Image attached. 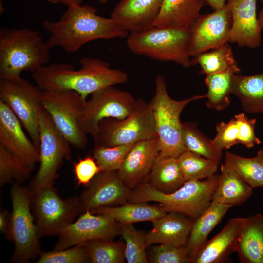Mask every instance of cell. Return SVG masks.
Listing matches in <instances>:
<instances>
[{"label": "cell", "instance_id": "cell-7", "mask_svg": "<svg viewBox=\"0 0 263 263\" xmlns=\"http://www.w3.org/2000/svg\"><path fill=\"white\" fill-rule=\"evenodd\" d=\"M38 126L39 166L28 186L31 197L45 188L53 186L63 161L71 158V145L43 107L38 113Z\"/></svg>", "mask_w": 263, "mask_h": 263}, {"label": "cell", "instance_id": "cell-43", "mask_svg": "<svg viewBox=\"0 0 263 263\" xmlns=\"http://www.w3.org/2000/svg\"><path fill=\"white\" fill-rule=\"evenodd\" d=\"M11 223V213L3 210L0 213V230L10 241Z\"/></svg>", "mask_w": 263, "mask_h": 263}, {"label": "cell", "instance_id": "cell-46", "mask_svg": "<svg viewBox=\"0 0 263 263\" xmlns=\"http://www.w3.org/2000/svg\"><path fill=\"white\" fill-rule=\"evenodd\" d=\"M263 3V7L260 11L259 12L258 15V19L260 25L261 27L263 28V0H260Z\"/></svg>", "mask_w": 263, "mask_h": 263}, {"label": "cell", "instance_id": "cell-15", "mask_svg": "<svg viewBox=\"0 0 263 263\" xmlns=\"http://www.w3.org/2000/svg\"><path fill=\"white\" fill-rule=\"evenodd\" d=\"M119 234V223L107 215L86 210L58 235L53 250L64 249L95 240L112 239Z\"/></svg>", "mask_w": 263, "mask_h": 263}, {"label": "cell", "instance_id": "cell-33", "mask_svg": "<svg viewBox=\"0 0 263 263\" xmlns=\"http://www.w3.org/2000/svg\"><path fill=\"white\" fill-rule=\"evenodd\" d=\"M191 63L192 65H199L200 73L206 75L240 68L228 42L197 55L191 59Z\"/></svg>", "mask_w": 263, "mask_h": 263}, {"label": "cell", "instance_id": "cell-44", "mask_svg": "<svg viewBox=\"0 0 263 263\" xmlns=\"http://www.w3.org/2000/svg\"><path fill=\"white\" fill-rule=\"evenodd\" d=\"M204 3L213 10H217L223 8L226 3V0H203Z\"/></svg>", "mask_w": 263, "mask_h": 263}, {"label": "cell", "instance_id": "cell-16", "mask_svg": "<svg viewBox=\"0 0 263 263\" xmlns=\"http://www.w3.org/2000/svg\"><path fill=\"white\" fill-rule=\"evenodd\" d=\"M118 171H102L91 181L79 197L80 213L105 207H114L128 201L131 192Z\"/></svg>", "mask_w": 263, "mask_h": 263}, {"label": "cell", "instance_id": "cell-40", "mask_svg": "<svg viewBox=\"0 0 263 263\" xmlns=\"http://www.w3.org/2000/svg\"><path fill=\"white\" fill-rule=\"evenodd\" d=\"M90 261L84 244L59 250L41 252L37 263H84Z\"/></svg>", "mask_w": 263, "mask_h": 263}, {"label": "cell", "instance_id": "cell-35", "mask_svg": "<svg viewBox=\"0 0 263 263\" xmlns=\"http://www.w3.org/2000/svg\"><path fill=\"white\" fill-rule=\"evenodd\" d=\"M185 181L201 180L214 175L218 163L186 150L177 158Z\"/></svg>", "mask_w": 263, "mask_h": 263}, {"label": "cell", "instance_id": "cell-25", "mask_svg": "<svg viewBox=\"0 0 263 263\" xmlns=\"http://www.w3.org/2000/svg\"><path fill=\"white\" fill-rule=\"evenodd\" d=\"M204 3L203 0H164L154 26L189 29Z\"/></svg>", "mask_w": 263, "mask_h": 263}, {"label": "cell", "instance_id": "cell-1", "mask_svg": "<svg viewBox=\"0 0 263 263\" xmlns=\"http://www.w3.org/2000/svg\"><path fill=\"white\" fill-rule=\"evenodd\" d=\"M59 20H45L42 26L48 33L49 47L61 48L67 53H74L86 43L99 39L127 37L129 32L111 18L99 16L97 10L88 5H72Z\"/></svg>", "mask_w": 263, "mask_h": 263}, {"label": "cell", "instance_id": "cell-10", "mask_svg": "<svg viewBox=\"0 0 263 263\" xmlns=\"http://www.w3.org/2000/svg\"><path fill=\"white\" fill-rule=\"evenodd\" d=\"M31 208L39 239L58 235L80 213L79 197L62 199L53 186L32 196Z\"/></svg>", "mask_w": 263, "mask_h": 263}, {"label": "cell", "instance_id": "cell-29", "mask_svg": "<svg viewBox=\"0 0 263 263\" xmlns=\"http://www.w3.org/2000/svg\"><path fill=\"white\" fill-rule=\"evenodd\" d=\"M231 94L239 98L246 112L263 113V73L251 75L235 74Z\"/></svg>", "mask_w": 263, "mask_h": 263}, {"label": "cell", "instance_id": "cell-38", "mask_svg": "<svg viewBox=\"0 0 263 263\" xmlns=\"http://www.w3.org/2000/svg\"><path fill=\"white\" fill-rule=\"evenodd\" d=\"M120 224L121 235L125 242V255L128 263H148L146 234L132 224Z\"/></svg>", "mask_w": 263, "mask_h": 263}, {"label": "cell", "instance_id": "cell-24", "mask_svg": "<svg viewBox=\"0 0 263 263\" xmlns=\"http://www.w3.org/2000/svg\"><path fill=\"white\" fill-rule=\"evenodd\" d=\"M242 263H263V214L246 217L234 245Z\"/></svg>", "mask_w": 263, "mask_h": 263}, {"label": "cell", "instance_id": "cell-9", "mask_svg": "<svg viewBox=\"0 0 263 263\" xmlns=\"http://www.w3.org/2000/svg\"><path fill=\"white\" fill-rule=\"evenodd\" d=\"M157 137L150 102L137 99L133 112L122 120L106 118L98 124L94 146L113 147Z\"/></svg>", "mask_w": 263, "mask_h": 263}, {"label": "cell", "instance_id": "cell-5", "mask_svg": "<svg viewBox=\"0 0 263 263\" xmlns=\"http://www.w3.org/2000/svg\"><path fill=\"white\" fill-rule=\"evenodd\" d=\"M155 85V94L150 102L159 144L157 158H177L187 150L182 141L180 119L182 111L189 103L206 98V95H195L180 101L174 100L168 94L165 78L160 75L156 76Z\"/></svg>", "mask_w": 263, "mask_h": 263}, {"label": "cell", "instance_id": "cell-3", "mask_svg": "<svg viewBox=\"0 0 263 263\" xmlns=\"http://www.w3.org/2000/svg\"><path fill=\"white\" fill-rule=\"evenodd\" d=\"M50 48L39 31L28 28H0V79L33 73L50 59Z\"/></svg>", "mask_w": 263, "mask_h": 263}, {"label": "cell", "instance_id": "cell-2", "mask_svg": "<svg viewBox=\"0 0 263 263\" xmlns=\"http://www.w3.org/2000/svg\"><path fill=\"white\" fill-rule=\"evenodd\" d=\"M81 67L75 70L68 63L45 65L32 73L35 82L42 90L73 91L84 101L88 96L106 87L128 82V74L119 69L112 68L101 59L90 57L82 58Z\"/></svg>", "mask_w": 263, "mask_h": 263}, {"label": "cell", "instance_id": "cell-21", "mask_svg": "<svg viewBox=\"0 0 263 263\" xmlns=\"http://www.w3.org/2000/svg\"><path fill=\"white\" fill-rule=\"evenodd\" d=\"M246 218L236 217L229 220L224 228L213 238L207 241L189 258L191 263H222L234 252L236 238Z\"/></svg>", "mask_w": 263, "mask_h": 263}, {"label": "cell", "instance_id": "cell-30", "mask_svg": "<svg viewBox=\"0 0 263 263\" xmlns=\"http://www.w3.org/2000/svg\"><path fill=\"white\" fill-rule=\"evenodd\" d=\"M144 182L159 191L169 193L178 189L186 181L178 159L165 157L157 158Z\"/></svg>", "mask_w": 263, "mask_h": 263}, {"label": "cell", "instance_id": "cell-39", "mask_svg": "<svg viewBox=\"0 0 263 263\" xmlns=\"http://www.w3.org/2000/svg\"><path fill=\"white\" fill-rule=\"evenodd\" d=\"M135 143L113 147L94 146L93 156L102 168V171H118Z\"/></svg>", "mask_w": 263, "mask_h": 263}, {"label": "cell", "instance_id": "cell-8", "mask_svg": "<svg viewBox=\"0 0 263 263\" xmlns=\"http://www.w3.org/2000/svg\"><path fill=\"white\" fill-rule=\"evenodd\" d=\"M12 201L10 241L14 244L11 261L27 263L41 253L39 237L31 208L28 187L14 182L10 189Z\"/></svg>", "mask_w": 263, "mask_h": 263}, {"label": "cell", "instance_id": "cell-31", "mask_svg": "<svg viewBox=\"0 0 263 263\" xmlns=\"http://www.w3.org/2000/svg\"><path fill=\"white\" fill-rule=\"evenodd\" d=\"M240 70V68L233 69L206 75L205 84L208 91L205 95L208 108L221 111L230 105L233 77Z\"/></svg>", "mask_w": 263, "mask_h": 263}, {"label": "cell", "instance_id": "cell-12", "mask_svg": "<svg viewBox=\"0 0 263 263\" xmlns=\"http://www.w3.org/2000/svg\"><path fill=\"white\" fill-rule=\"evenodd\" d=\"M86 100L78 118L82 132L94 138L98 131L99 122L106 118L122 120L134 111L137 99L128 92L111 86L99 90Z\"/></svg>", "mask_w": 263, "mask_h": 263}, {"label": "cell", "instance_id": "cell-17", "mask_svg": "<svg viewBox=\"0 0 263 263\" xmlns=\"http://www.w3.org/2000/svg\"><path fill=\"white\" fill-rule=\"evenodd\" d=\"M257 0H226L232 17L228 43L255 49L261 44V31L256 13Z\"/></svg>", "mask_w": 263, "mask_h": 263}, {"label": "cell", "instance_id": "cell-13", "mask_svg": "<svg viewBox=\"0 0 263 263\" xmlns=\"http://www.w3.org/2000/svg\"><path fill=\"white\" fill-rule=\"evenodd\" d=\"M84 101L76 92L43 90L42 103L54 125L71 146L85 148L88 141L78 125Z\"/></svg>", "mask_w": 263, "mask_h": 263}, {"label": "cell", "instance_id": "cell-19", "mask_svg": "<svg viewBox=\"0 0 263 263\" xmlns=\"http://www.w3.org/2000/svg\"><path fill=\"white\" fill-rule=\"evenodd\" d=\"M164 0H120L111 18L129 33L143 32L154 27Z\"/></svg>", "mask_w": 263, "mask_h": 263}, {"label": "cell", "instance_id": "cell-32", "mask_svg": "<svg viewBox=\"0 0 263 263\" xmlns=\"http://www.w3.org/2000/svg\"><path fill=\"white\" fill-rule=\"evenodd\" d=\"M224 163L233 169L252 188L263 187V148L253 158L226 152Z\"/></svg>", "mask_w": 263, "mask_h": 263}, {"label": "cell", "instance_id": "cell-36", "mask_svg": "<svg viewBox=\"0 0 263 263\" xmlns=\"http://www.w3.org/2000/svg\"><path fill=\"white\" fill-rule=\"evenodd\" d=\"M34 170L20 158L0 145V186L15 182L22 184Z\"/></svg>", "mask_w": 263, "mask_h": 263}, {"label": "cell", "instance_id": "cell-41", "mask_svg": "<svg viewBox=\"0 0 263 263\" xmlns=\"http://www.w3.org/2000/svg\"><path fill=\"white\" fill-rule=\"evenodd\" d=\"M189 254L185 246L160 244L151 250L150 261L153 263H188Z\"/></svg>", "mask_w": 263, "mask_h": 263}, {"label": "cell", "instance_id": "cell-22", "mask_svg": "<svg viewBox=\"0 0 263 263\" xmlns=\"http://www.w3.org/2000/svg\"><path fill=\"white\" fill-rule=\"evenodd\" d=\"M193 223L183 214L167 213L152 222L153 228L146 234L147 247L156 244L186 245Z\"/></svg>", "mask_w": 263, "mask_h": 263}, {"label": "cell", "instance_id": "cell-27", "mask_svg": "<svg viewBox=\"0 0 263 263\" xmlns=\"http://www.w3.org/2000/svg\"><path fill=\"white\" fill-rule=\"evenodd\" d=\"M148 203L129 201L118 207H102L90 211L107 215L119 223L132 224L144 221L152 222L167 213L160 205Z\"/></svg>", "mask_w": 263, "mask_h": 263}, {"label": "cell", "instance_id": "cell-4", "mask_svg": "<svg viewBox=\"0 0 263 263\" xmlns=\"http://www.w3.org/2000/svg\"><path fill=\"white\" fill-rule=\"evenodd\" d=\"M220 174L201 180L186 181L169 193L159 191L143 182L131 190L129 202H155L167 212H176L196 219L210 205Z\"/></svg>", "mask_w": 263, "mask_h": 263}, {"label": "cell", "instance_id": "cell-34", "mask_svg": "<svg viewBox=\"0 0 263 263\" xmlns=\"http://www.w3.org/2000/svg\"><path fill=\"white\" fill-rule=\"evenodd\" d=\"M182 137L187 150L219 164L222 150L203 134L192 122H182Z\"/></svg>", "mask_w": 263, "mask_h": 263}, {"label": "cell", "instance_id": "cell-18", "mask_svg": "<svg viewBox=\"0 0 263 263\" xmlns=\"http://www.w3.org/2000/svg\"><path fill=\"white\" fill-rule=\"evenodd\" d=\"M22 124L10 108L0 100V145L12 152L33 170L39 150L25 134Z\"/></svg>", "mask_w": 263, "mask_h": 263}, {"label": "cell", "instance_id": "cell-14", "mask_svg": "<svg viewBox=\"0 0 263 263\" xmlns=\"http://www.w3.org/2000/svg\"><path fill=\"white\" fill-rule=\"evenodd\" d=\"M232 17L227 3L214 12L200 15L189 29L191 57L228 42Z\"/></svg>", "mask_w": 263, "mask_h": 263}, {"label": "cell", "instance_id": "cell-26", "mask_svg": "<svg viewBox=\"0 0 263 263\" xmlns=\"http://www.w3.org/2000/svg\"><path fill=\"white\" fill-rule=\"evenodd\" d=\"M220 169L219 182L211 202L232 207L247 200L253 193V188L224 163L221 165Z\"/></svg>", "mask_w": 263, "mask_h": 263}, {"label": "cell", "instance_id": "cell-20", "mask_svg": "<svg viewBox=\"0 0 263 263\" xmlns=\"http://www.w3.org/2000/svg\"><path fill=\"white\" fill-rule=\"evenodd\" d=\"M159 153L158 138L136 142L117 171L124 184L132 189L143 182L150 173Z\"/></svg>", "mask_w": 263, "mask_h": 263}, {"label": "cell", "instance_id": "cell-23", "mask_svg": "<svg viewBox=\"0 0 263 263\" xmlns=\"http://www.w3.org/2000/svg\"><path fill=\"white\" fill-rule=\"evenodd\" d=\"M256 121V119L249 118L244 113L236 114L228 122H221L216 125L217 134L213 141L222 150L238 144L247 148L260 145L261 141L255 132Z\"/></svg>", "mask_w": 263, "mask_h": 263}, {"label": "cell", "instance_id": "cell-42", "mask_svg": "<svg viewBox=\"0 0 263 263\" xmlns=\"http://www.w3.org/2000/svg\"><path fill=\"white\" fill-rule=\"evenodd\" d=\"M73 171L77 184L87 187L102 169L93 156L88 155L74 163Z\"/></svg>", "mask_w": 263, "mask_h": 263}, {"label": "cell", "instance_id": "cell-37", "mask_svg": "<svg viewBox=\"0 0 263 263\" xmlns=\"http://www.w3.org/2000/svg\"><path fill=\"white\" fill-rule=\"evenodd\" d=\"M84 244L92 263H122L125 259V246L112 239H99Z\"/></svg>", "mask_w": 263, "mask_h": 263}, {"label": "cell", "instance_id": "cell-28", "mask_svg": "<svg viewBox=\"0 0 263 263\" xmlns=\"http://www.w3.org/2000/svg\"><path fill=\"white\" fill-rule=\"evenodd\" d=\"M231 207L211 202L208 207L195 219L186 244L189 257L207 241L210 233Z\"/></svg>", "mask_w": 263, "mask_h": 263}, {"label": "cell", "instance_id": "cell-11", "mask_svg": "<svg viewBox=\"0 0 263 263\" xmlns=\"http://www.w3.org/2000/svg\"><path fill=\"white\" fill-rule=\"evenodd\" d=\"M43 90L21 76L0 79V100L12 110L39 150L38 113Z\"/></svg>", "mask_w": 263, "mask_h": 263}, {"label": "cell", "instance_id": "cell-6", "mask_svg": "<svg viewBox=\"0 0 263 263\" xmlns=\"http://www.w3.org/2000/svg\"><path fill=\"white\" fill-rule=\"evenodd\" d=\"M189 29L156 27L130 33L127 45L132 53L159 61H172L187 68L191 66Z\"/></svg>", "mask_w": 263, "mask_h": 263}, {"label": "cell", "instance_id": "cell-45", "mask_svg": "<svg viewBox=\"0 0 263 263\" xmlns=\"http://www.w3.org/2000/svg\"><path fill=\"white\" fill-rule=\"evenodd\" d=\"M48 2L53 4H61L67 6L76 5H81L83 0H46Z\"/></svg>", "mask_w": 263, "mask_h": 263}, {"label": "cell", "instance_id": "cell-47", "mask_svg": "<svg viewBox=\"0 0 263 263\" xmlns=\"http://www.w3.org/2000/svg\"><path fill=\"white\" fill-rule=\"evenodd\" d=\"M97 0L99 3L101 4H106L109 1V0Z\"/></svg>", "mask_w": 263, "mask_h": 263}]
</instances>
